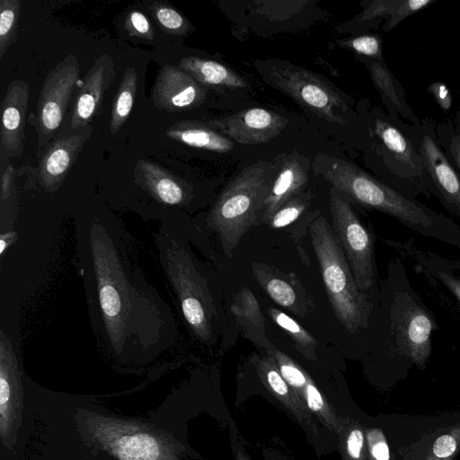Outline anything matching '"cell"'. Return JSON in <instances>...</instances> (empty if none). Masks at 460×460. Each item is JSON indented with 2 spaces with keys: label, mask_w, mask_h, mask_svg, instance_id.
<instances>
[{
  "label": "cell",
  "mask_w": 460,
  "mask_h": 460,
  "mask_svg": "<svg viewBox=\"0 0 460 460\" xmlns=\"http://www.w3.org/2000/svg\"><path fill=\"white\" fill-rule=\"evenodd\" d=\"M370 329L375 330L374 345L389 360L426 367L438 324L398 257L389 261L387 276L375 292Z\"/></svg>",
  "instance_id": "1"
},
{
  "label": "cell",
  "mask_w": 460,
  "mask_h": 460,
  "mask_svg": "<svg viewBox=\"0 0 460 460\" xmlns=\"http://www.w3.org/2000/svg\"><path fill=\"white\" fill-rule=\"evenodd\" d=\"M337 192L351 201L386 214L416 234L460 249V226L416 199L409 198L354 164L318 154L313 163Z\"/></svg>",
  "instance_id": "2"
},
{
  "label": "cell",
  "mask_w": 460,
  "mask_h": 460,
  "mask_svg": "<svg viewBox=\"0 0 460 460\" xmlns=\"http://www.w3.org/2000/svg\"><path fill=\"white\" fill-rule=\"evenodd\" d=\"M367 129L375 171L381 181L409 198L432 196L418 128L398 116L371 108Z\"/></svg>",
  "instance_id": "3"
},
{
  "label": "cell",
  "mask_w": 460,
  "mask_h": 460,
  "mask_svg": "<svg viewBox=\"0 0 460 460\" xmlns=\"http://www.w3.org/2000/svg\"><path fill=\"white\" fill-rule=\"evenodd\" d=\"M311 242L320 266L332 310L350 334L370 329L375 292L361 291L332 226L323 216L316 217L309 227Z\"/></svg>",
  "instance_id": "4"
},
{
  "label": "cell",
  "mask_w": 460,
  "mask_h": 460,
  "mask_svg": "<svg viewBox=\"0 0 460 460\" xmlns=\"http://www.w3.org/2000/svg\"><path fill=\"white\" fill-rule=\"evenodd\" d=\"M275 171L273 163L259 160L238 172L217 199L208 221L229 258L259 219Z\"/></svg>",
  "instance_id": "5"
},
{
  "label": "cell",
  "mask_w": 460,
  "mask_h": 460,
  "mask_svg": "<svg viewBox=\"0 0 460 460\" xmlns=\"http://www.w3.org/2000/svg\"><path fill=\"white\" fill-rule=\"evenodd\" d=\"M262 80L326 121L343 125L352 115V101L320 75L279 58L253 63Z\"/></svg>",
  "instance_id": "6"
},
{
  "label": "cell",
  "mask_w": 460,
  "mask_h": 460,
  "mask_svg": "<svg viewBox=\"0 0 460 460\" xmlns=\"http://www.w3.org/2000/svg\"><path fill=\"white\" fill-rule=\"evenodd\" d=\"M221 5L234 23V33L240 39L246 34L265 35L306 27L321 12L314 13L315 2L305 0H253L226 2Z\"/></svg>",
  "instance_id": "7"
},
{
  "label": "cell",
  "mask_w": 460,
  "mask_h": 460,
  "mask_svg": "<svg viewBox=\"0 0 460 460\" xmlns=\"http://www.w3.org/2000/svg\"><path fill=\"white\" fill-rule=\"evenodd\" d=\"M332 230L355 281L361 291L373 293L376 284L375 237L359 220L351 206L335 190L331 191Z\"/></svg>",
  "instance_id": "8"
},
{
  "label": "cell",
  "mask_w": 460,
  "mask_h": 460,
  "mask_svg": "<svg viewBox=\"0 0 460 460\" xmlns=\"http://www.w3.org/2000/svg\"><path fill=\"white\" fill-rule=\"evenodd\" d=\"M80 64L69 55L50 70L41 86L37 106L39 148H44L63 122L79 80Z\"/></svg>",
  "instance_id": "9"
},
{
  "label": "cell",
  "mask_w": 460,
  "mask_h": 460,
  "mask_svg": "<svg viewBox=\"0 0 460 460\" xmlns=\"http://www.w3.org/2000/svg\"><path fill=\"white\" fill-rule=\"evenodd\" d=\"M420 150L430 183L431 195L460 218V174L440 147L436 122L429 118L418 128Z\"/></svg>",
  "instance_id": "10"
},
{
  "label": "cell",
  "mask_w": 460,
  "mask_h": 460,
  "mask_svg": "<svg viewBox=\"0 0 460 460\" xmlns=\"http://www.w3.org/2000/svg\"><path fill=\"white\" fill-rule=\"evenodd\" d=\"M288 122L279 113L255 107L228 117L208 119L206 123L230 140L255 145L269 142L279 136Z\"/></svg>",
  "instance_id": "11"
},
{
  "label": "cell",
  "mask_w": 460,
  "mask_h": 460,
  "mask_svg": "<svg viewBox=\"0 0 460 460\" xmlns=\"http://www.w3.org/2000/svg\"><path fill=\"white\" fill-rule=\"evenodd\" d=\"M266 354L276 363L282 376L296 395L326 428L338 435L341 427V417L329 403L314 382L292 358L270 344Z\"/></svg>",
  "instance_id": "12"
},
{
  "label": "cell",
  "mask_w": 460,
  "mask_h": 460,
  "mask_svg": "<svg viewBox=\"0 0 460 460\" xmlns=\"http://www.w3.org/2000/svg\"><path fill=\"white\" fill-rule=\"evenodd\" d=\"M206 96L204 86L186 71L172 65L159 69L152 89L155 107L170 112L199 107Z\"/></svg>",
  "instance_id": "13"
},
{
  "label": "cell",
  "mask_w": 460,
  "mask_h": 460,
  "mask_svg": "<svg viewBox=\"0 0 460 460\" xmlns=\"http://www.w3.org/2000/svg\"><path fill=\"white\" fill-rule=\"evenodd\" d=\"M116 75L111 56L103 54L95 59L83 80L72 107L70 127L79 130L89 125L101 111L103 96Z\"/></svg>",
  "instance_id": "14"
},
{
  "label": "cell",
  "mask_w": 460,
  "mask_h": 460,
  "mask_svg": "<svg viewBox=\"0 0 460 460\" xmlns=\"http://www.w3.org/2000/svg\"><path fill=\"white\" fill-rule=\"evenodd\" d=\"M279 165L260 212L259 219L264 222L288 200L301 194L308 184L310 164L306 157L294 152L285 155Z\"/></svg>",
  "instance_id": "15"
},
{
  "label": "cell",
  "mask_w": 460,
  "mask_h": 460,
  "mask_svg": "<svg viewBox=\"0 0 460 460\" xmlns=\"http://www.w3.org/2000/svg\"><path fill=\"white\" fill-rule=\"evenodd\" d=\"M30 87L25 81H13L2 102L1 146L9 157L23 151L25 117L29 106Z\"/></svg>",
  "instance_id": "16"
},
{
  "label": "cell",
  "mask_w": 460,
  "mask_h": 460,
  "mask_svg": "<svg viewBox=\"0 0 460 460\" xmlns=\"http://www.w3.org/2000/svg\"><path fill=\"white\" fill-rule=\"evenodd\" d=\"M386 243L399 254L411 260L416 271L441 284L460 304V261L423 251L411 240H387Z\"/></svg>",
  "instance_id": "17"
},
{
  "label": "cell",
  "mask_w": 460,
  "mask_h": 460,
  "mask_svg": "<svg viewBox=\"0 0 460 460\" xmlns=\"http://www.w3.org/2000/svg\"><path fill=\"white\" fill-rule=\"evenodd\" d=\"M91 134L92 128L88 125L78 132L61 137L52 143L43 155L39 166V177L44 188H58Z\"/></svg>",
  "instance_id": "18"
},
{
  "label": "cell",
  "mask_w": 460,
  "mask_h": 460,
  "mask_svg": "<svg viewBox=\"0 0 460 460\" xmlns=\"http://www.w3.org/2000/svg\"><path fill=\"white\" fill-rule=\"evenodd\" d=\"M362 11L351 20L336 26L340 33L366 34L385 21L384 31H390L416 13L411 0H371L361 2Z\"/></svg>",
  "instance_id": "19"
},
{
  "label": "cell",
  "mask_w": 460,
  "mask_h": 460,
  "mask_svg": "<svg viewBox=\"0 0 460 460\" xmlns=\"http://www.w3.org/2000/svg\"><path fill=\"white\" fill-rule=\"evenodd\" d=\"M360 59L367 66L387 113L398 116L417 128H420L421 120L409 105L402 85L394 77L384 59L364 57H360Z\"/></svg>",
  "instance_id": "20"
},
{
  "label": "cell",
  "mask_w": 460,
  "mask_h": 460,
  "mask_svg": "<svg viewBox=\"0 0 460 460\" xmlns=\"http://www.w3.org/2000/svg\"><path fill=\"white\" fill-rule=\"evenodd\" d=\"M253 365L258 376L267 390L288 410L294 417L305 426L316 431L313 413L305 403L296 395L291 387L282 376L274 360L268 356H256Z\"/></svg>",
  "instance_id": "21"
},
{
  "label": "cell",
  "mask_w": 460,
  "mask_h": 460,
  "mask_svg": "<svg viewBox=\"0 0 460 460\" xmlns=\"http://www.w3.org/2000/svg\"><path fill=\"white\" fill-rule=\"evenodd\" d=\"M134 176L136 182L165 204H181L188 197L185 183L165 168L153 162L138 160L135 166Z\"/></svg>",
  "instance_id": "22"
},
{
  "label": "cell",
  "mask_w": 460,
  "mask_h": 460,
  "mask_svg": "<svg viewBox=\"0 0 460 460\" xmlns=\"http://www.w3.org/2000/svg\"><path fill=\"white\" fill-rule=\"evenodd\" d=\"M179 282L181 309L186 321L202 340H209L214 313L210 299L190 272L183 274Z\"/></svg>",
  "instance_id": "23"
},
{
  "label": "cell",
  "mask_w": 460,
  "mask_h": 460,
  "mask_svg": "<svg viewBox=\"0 0 460 460\" xmlns=\"http://www.w3.org/2000/svg\"><path fill=\"white\" fill-rule=\"evenodd\" d=\"M178 66L189 73L206 89L234 91L248 87L246 80L242 75L216 60L188 57L181 59Z\"/></svg>",
  "instance_id": "24"
},
{
  "label": "cell",
  "mask_w": 460,
  "mask_h": 460,
  "mask_svg": "<svg viewBox=\"0 0 460 460\" xmlns=\"http://www.w3.org/2000/svg\"><path fill=\"white\" fill-rule=\"evenodd\" d=\"M165 135L183 145L217 153H227L234 147L232 140L201 121H179L169 127Z\"/></svg>",
  "instance_id": "25"
},
{
  "label": "cell",
  "mask_w": 460,
  "mask_h": 460,
  "mask_svg": "<svg viewBox=\"0 0 460 460\" xmlns=\"http://www.w3.org/2000/svg\"><path fill=\"white\" fill-rule=\"evenodd\" d=\"M137 93V72L134 66L125 71L113 98L110 131L116 134L128 119Z\"/></svg>",
  "instance_id": "26"
},
{
  "label": "cell",
  "mask_w": 460,
  "mask_h": 460,
  "mask_svg": "<svg viewBox=\"0 0 460 460\" xmlns=\"http://www.w3.org/2000/svg\"><path fill=\"white\" fill-rule=\"evenodd\" d=\"M337 437L343 460H369L365 429L357 420L341 417V427Z\"/></svg>",
  "instance_id": "27"
},
{
  "label": "cell",
  "mask_w": 460,
  "mask_h": 460,
  "mask_svg": "<svg viewBox=\"0 0 460 460\" xmlns=\"http://www.w3.org/2000/svg\"><path fill=\"white\" fill-rule=\"evenodd\" d=\"M267 314L272 321L285 331L296 344L297 349L307 358L315 359V339L293 318L279 309L269 307Z\"/></svg>",
  "instance_id": "28"
},
{
  "label": "cell",
  "mask_w": 460,
  "mask_h": 460,
  "mask_svg": "<svg viewBox=\"0 0 460 460\" xmlns=\"http://www.w3.org/2000/svg\"><path fill=\"white\" fill-rule=\"evenodd\" d=\"M254 274L267 294L279 305L299 314L296 305V295L293 288L287 281L275 277L266 269H254Z\"/></svg>",
  "instance_id": "29"
},
{
  "label": "cell",
  "mask_w": 460,
  "mask_h": 460,
  "mask_svg": "<svg viewBox=\"0 0 460 460\" xmlns=\"http://www.w3.org/2000/svg\"><path fill=\"white\" fill-rule=\"evenodd\" d=\"M436 134L440 147L460 174V109L452 118L436 123Z\"/></svg>",
  "instance_id": "30"
},
{
  "label": "cell",
  "mask_w": 460,
  "mask_h": 460,
  "mask_svg": "<svg viewBox=\"0 0 460 460\" xmlns=\"http://www.w3.org/2000/svg\"><path fill=\"white\" fill-rule=\"evenodd\" d=\"M147 9L160 28L168 34L184 36L193 30L191 23L173 6L166 3L149 2Z\"/></svg>",
  "instance_id": "31"
},
{
  "label": "cell",
  "mask_w": 460,
  "mask_h": 460,
  "mask_svg": "<svg viewBox=\"0 0 460 460\" xmlns=\"http://www.w3.org/2000/svg\"><path fill=\"white\" fill-rule=\"evenodd\" d=\"M158 454L156 441L146 434L126 436L119 442L120 460H156Z\"/></svg>",
  "instance_id": "32"
},
{
  "label": "cell",
  "mask_w": 460,
  "mask_h": 460,
  "mask_svg": "<svg viewBox=\"0 0 460 460\" xmlns=\"http://www.w3.org/2000/svg\"><path fill=\"white\" fill-rule=\"evenodd\" d=\"M21 12L20 0L0 1V58L14 41Z\"/></svg>",
  "instance_id": "33"
},
{
  "label": "cell",
  "mask_w": 460,
  "mask_h": 460,
  "mask_svg": "<svg viewBox=\"0 0 460 460\" xmlns=\"http://www.w3.org/2000/svg\"><path fill=\"white\" fill-rule=\"evenodd\" d=\"M334 43L340 48L356 52L359 57L384 59L382 37L378 34H361L336 40Z\"/></svg>",
  "instance_id": "34"
},
{
  "label": "cell",
  "mask_w": 460,
  "mask_h": 460,
  "mask_svg": "<svg viewBox=\"0 0 460 460\" xmlns=\"http://www.w3.org/2000/svg\"><path fill=\"white\" fill-rule=\"evenodd\" d=\"M312 196L301 193L288 200L267 221L272 228H282L295 222L307 208Z\"/></svg>",
  "instance_id": "35"
},
{
  "label": "cell",
  "mask_w": 460,
  "mask_h": 460,
  "mask_svg": "<svg viewBox=\"0 0 460 460\" xmlns=\"http://www.w3.org/2000/svg\"><path fill=\"white\" fill-rule=\"evenodd\" d=\"M100 301L102 309L107 319L114 321L121 314L122 303L121 294L117 288L115 281L108 276H104L99 270Z\"/></svg>",
  "instance_id": "36"
},
{
  "label": "cell",
  "mask_w": 460,
  "mask_h": 460,
  "mask_svg": "<svg viewBox=\"0 0 460 460\" xmlns=\"http://www.w3.org/2000/svg\"><path fill=\"white\" fill-rule=\"evenodd\" d=\"M460 450V425L438 436L424 460H453Z\"/></svg>",
  "instance_id": "37"
},
{
  "label": "cell",
  "mask_w": 460,
  "mask_h": 460,
  "mask_svg": "<svg viewBox=\"0 0 460 460\" xmlns=\"http://www.w3.org/2000/svg\"><path fill=\"white\" fill-rule=\"evenodd\" d=\"M234 314L238 318L250 322L263 331V316L259 308V305L251 292L243 290L240 293L237 303L234 305Z\"/></svg>",
  "instance_id": "38"
},
{
  "label": "cell",
  "mask_w": 460,
  "mask_h": 460,
  "mask_svg": "<svg viewBox=\"0 0 460 460\" xmlns=\"http://www.w3.org/2000/svg\"><path fill=\"white\" fill-rule=\"evenodd\" d=\"M369 460H391L386 437L380 428L365 429Z\"/></svg>",
  "instance_id": "39"
},
{
  "label": "cell",
  "mask_w": 460,
  "mask_h": 460,
  "mask_svg": "<svg viewBox=\"0 0 460 460\" xmlns=\"http://www.w3.org/2000/svg\"><path fill=\"white\" fill-rule=\"evenodd\" d=\"M124 28L132 36L152 40L155 37L154 28L145 13L138 10H131L124 19Z\"/></svg>",
  "instance_id": "40"
},
{
  "label": "cell",
  "mask_w": 460,
  "mask_h": 460,
  "mask_svg": "<svg viewBox=\"0 0 460 460\" xmlns=\"http://www.w3.org/2000/svg\"><path fill=\"white\" fill-rule=\"evenodd\" d=\"M428 92L432 95L439 108L446 113L451 110L453 99L447 85L443 82H433L428 86Z\"/></svg>",
  "instance_id": "41"
},
{
  "label": "cell",
  "mask_w": 460,
  "mask_h": 460,
  "mask_svg": "<svg viewBox=\"0 0 460 460\" xmlns=\"http://www.w3.org/2000/svg\"><path fill=\"white\" fill-rule=\"evenodd\" d=\"M13 173V167L11 164H8L2 173V181H1V192L2 198L4 199L8 197L10 192V187L12 182Z\"/></svg>",
  "instance_id": "42"
},
{
  "label": "cell",
  "mask_w": 460,
  "mask_h": 460,
  "mask_svg": "<svg viewBox=\"0 0 460 460\" xmlns=\"http://www.w3.org/2000/svg\"><path fill=\"white\" fill-rule=\"evenodd\" d=\"M10 387L7 380L2 375L0 378V403L4 405L9 399Z\"/></svg>",
  "instance_id": "43"
},
{
  "label": "cell",
  "mask_w": 460,
  "mask_h": 460,
  "mask_svg": "<svg viewBox=\"0 0 460 460\" xmlns=\"http://www.w3.org/2000/svg\"><path fill=\"white\" fill-rule=\"evenodd\" d=\"M234 460H251L245 450L238 447L234 451Z\"/></svg>",
  "instance_id": "44"
},
{
  "label": "cell",
  "mask_w": 460,
  "mask_h": 460,
  "mask_svg": "<svg viewBox=\"0 0 460 460\" xmlns=\"http://www.w3.org/2000/svg\"><path fill=\"white\" fill-rule=\"evenodd\" d=\"M270 460H274V459H270ZM275 460H279V459H275Z\"/></svg>",
  "instance_id": "45"
}]
</instances>
